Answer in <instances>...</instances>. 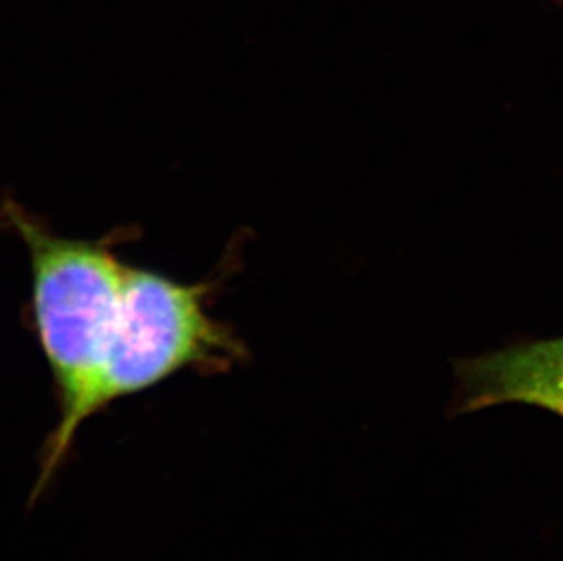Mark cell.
I'll use <instances>...</instances> for the list:
<instances>
[{"instance_id": "1", "label": "cell", "mask_w": 563, "mask_h": 561, "mask_svg": "<svg viewBox=\"0 0 563 561\" xmlns=\"http://www.w3.org/2000/svg\"><path fill=\"white\" fill-rule=\"evenodd\" d=\"M0 223L26 249L33 327L59 403V419L43 449L35 498L59 472L86 424V399L121 305L126 263L119 257L118 244L126 233L66 238L11 199L0 205Z\"/></svg>"}, {"instance_id": "3", "label": "cell", "mask_w": 563, "mask_h": 561, "mask_svg": "<svg viewBox=\"0 0 563 561\" xmlns=\"http://www.w3.org/2000/svg\"><path fill=\"white\" fill-rule=\"evenodd\" d=\"M456 382L457 413L521 403L563 418V336L457 361Z\"/></svg>"}, {"instance_id": "2", "label": "cell", "mask_w": 563, "mask_h": 561, "mask_svg": "<svg viewBox=\"0 0 563 561\" xmlns=\"http://www.w3.org/2000/svg\"><path fill=\"white\" fill-rule=\"evenodd\" d=\"M213 285L126 265L118 319L86 399V421L181 372L216 374L243 360V343L208 308Z\"/></svg>"}]
</instances>
